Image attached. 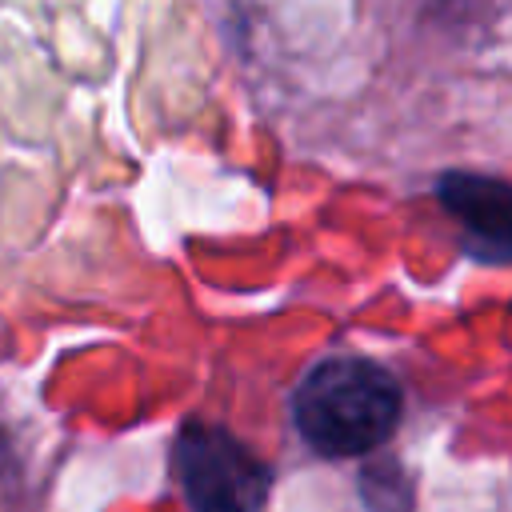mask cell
<instances>
[{"label": "cell", "instance_id": "7a4b0ae2", "mask_svg": "<svg viewBox=\"0 0 512 512\" xmlns=\"http://www.w3.org/2000/svg\"><path fill=\"white\" fill-rule=\"evenodd\" d=\"M176 480L196 512H260L272 472L232 432L208 420H188L172 448Z\"/></svg>", "mask_w": 512, "mask_h": 512}, {"label": "cell", "instance_id": "3957f363", "mask_svg": "<svg viewBox=\"0 0 512 512\" xmlns=\"http://www.w3.org/2000/svg\"><path fill=\"white\" fill-rule=\"evenodd\" d=\"M436 196L476 260L512 264V184L480 172H444Z\"/></svg>", "mask_w": 512, "mask_h": 512}, {"label": "cell", "instance_id": "277c9868", "mask_svg": "<svg viewBox=\"0 0 512 512\" xmlns=\"http://www.w3.org/2000/svg\"><path fill=\"white\" fill-rule=\"evenodd\" d=\"M360 492L368 512H412V480L396 460L368 464L360 472Z\"/></svg>", "mask_w": 512, "mask_h": 512}, {"label": "cell", "instance_id": "6da1fadb", "mask_svg": "<svg viewBox=\"0 0 512 512\" xmlns=\"http://www.w3.org/2000/svg\"><path fill=\"white\" fill-rule=\"evenodd\" d=\"M292 416L320 456H364L392 436L400 384L372 360L336 356L300 380Z\"/></svg>", "mask_w": 512, "mask_h": 512}]
</instances>
